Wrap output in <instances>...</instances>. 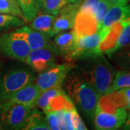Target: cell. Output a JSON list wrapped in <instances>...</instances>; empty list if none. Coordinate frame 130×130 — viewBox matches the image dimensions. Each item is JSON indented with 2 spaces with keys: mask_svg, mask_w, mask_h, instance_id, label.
Here are the masks:
<instances>
[{
  "mask_svg": "<svg viewBox=\"0 0 130 130\" xmlns=\"http://www.w3.org/2000/svg\"><path fill=\"white\" fill-rule=\"evenodd\" d=\"M63 83L66 93L74 105L88 119L93 120L100 95L93 85L79 70L70 72Z\"/></svg>",
  "mask_w": 130,
  "mask_h": 130,
  "instance_id": "cell-1",
  "label": "cell"
},
{
  "mask_svg": "<svg viewBox=\"0 0 130 130\" xmlns=\"http://www.w3.org/2000/svg\"><path fill=\"white\" fill-rule=\"evenodd\" d=\"M95 89L98 95L106 94L116 72L103 54H97L83 59L78 70Z\"/></svg>",
  "mask_w": 130,
  "mask_h": 130,
  "instance_id": "cell-2",
  "label": "cell"
},
{
  "mask_svg": "<svg viewBox=\"0 0 130 130\" xmlns=\"http://www.w3.org/2000/svg\"><path fill=\"white\" fill-rule=\"evenodd\" d=\"M36 79L35 73L27 68L19 67L7 72L0 79V103Z\"/></svg>",
  "mask_w": 130,
  "mask_h": 130,
  "instance_id": "cell-3",
  "label": "cell"
},
{
  "mask_svg": "<svg viewBox=\"0 0 130 130\" xmlns=\"http://www.w3.org/2000/svg\"><path fill=\"white\" fill-rule=\"evenodd\" d=\"M30 107L7 101L0 103V119L10 129H23L30 113Z\"/></svg>",
  "mask_w": 130,
  "mask_h": 130,
  "instance_id": "cell-4",
  "label": "cell"
},
{
  "mask_svg": "<svg viewBox=\"0 0 130 130\" xmlns=\"http://www.w3.org/2000/svg\"><path fill=\"white\" fill-rule=\"evenodd\" d=\"M60 54L54 43L30 50L25 63L36 72L41 73L56 65V57Z\"/></svg>",
  "mask_w": 130,
  "mask_h": 130,
  "instance_id": "cell-5",
  "label": "cell"
},
{
  "mask_svg": "<svg viewBox=\"0 0 130 130\" xmlns=\"http://www.w3.org/2000/svg\"><path fill=\"white\" fill-rule=\"evenodd\" d=\"M75 67L72 64H63L54 66L50 70L43 72L36 77L35 83L41 92L59 86H62L66 77Z\"/></svg>",
  "mask_w": 130,
  "mask_h": 130,
  "instance_id": "cell-6",
  "label": "cell"
},
{
  "mask_svg": "<svg viewBox=\"0 0 130 130\" xmlns=\"http://www.w3.org/2000/svg\"><path fill=\"white\" fill-rule=\"evenodd\" d=\"M30 51L28 43L14 36L11 32L0 34V53L5 56L25 62Z\"/></svg>",
  "mask_w": 130,
  "mask_h": 130,
  "instance_id": "cell-7",
  "label": "cell"
},
{
  "mask_svg": "<svg viewBox=\"0 0 130 130\" xmlns=\"http://www.w3.org/2000/svg\"><path fill=\"white\" fill-rule=\"evenodd\" d=\"M101 41L99 32H95L88 36L77 37L75 48L69 54L64 56L69 61L77 59H85L90 56L101 54L98 52V45Z\"/></svg>",
  "mask_w": 130,
  "mask_h": 130,
  "instance_id": "cell-8",
  "label": "cell"
},
{
  "mask_svg": "<svg viewBox=\"0 0 130 130\" xmlns=\"http://www.w3.org/2000/svg\"><path fill=\"white\" fill-rule=\"evenodd\" d=\"M127 114L126 108H119L112 113L95 109L93 118L95 129L98 130L117 129L124 124Z\"/></svg>",
  "mask_w": 130,
  "mask_h": 130,
  "instance_id": "cell-9",
  "label": "cell"
},
{
  "mask_svg": "<svg viewBox=\"0 0 130 130\" xmlns=\"http://www.w3.org/2000/svg\"><path fill=\"white\" fill-rule=\"evenodd\" d=\"M11 33L15 37L23 39L26 42L30 50L46 47L52 43L50 40L51 38L48 36L34 30L30 26L19 27Z\"/></svg>",
  "mask_w": 130,
  "mask_h": 130,
  "instance_id": "cell-10",
  "label": "cell"
},
{
  "mask_svg": "<svg viewBox=\"0 0 130 130\" xmlns=\"http://www.w3.org/2000/svg\"><path fill=\"white\" fill-rule=\"evenodd\" d=\"M80 5V2L68 4L56 15V19L53 25L54 36L59 32L73 28L75 18Z\"/></svg>",
  "mask_w": 130,
  "mask_h": 130,
  "instance_id": "cell-11",
  "label": "cell"
},
{
  "mask_svg": "<svg viewBox=\"0 0 130 130\" xmlns=\"http://www.w3.org/2000/svg\"><path fill=\"white\" fill-rule=\"evenodd\" d=\"M41 93V92L37 85L35 83V82H32V83L29 84L14 93L7 99V101L23 104L30 107V108H33L36 107L38 98Z\"/></svg>",
  "mask_w": 130,
  "mask_h": 130,
  "instance_id": "cell-12",
  "label": "cell"
},
{
  "mask_svg": "<svg viewBox=\"0 0 130 130\" xmlns=\"http://www.w3.org/2000/svg\"><path fill=\"white\" fill-rule=\"evenodd\" d=\"M73 29L77 37L91 35L97 32L98 23L95 15L78 11Z\"/></svg>",
  "mask_w": 130,
  "mask_h": 130,
  "instance_id": "cell-13",
  "label": "cell"
},
{
  "mask_svg": "<svg viewBox=\"0 0 130 130\" xmlns=\"http://www.w3.org/2000/svg\"><path fill=\"white\" fill-rule=\"evenodd\" d=\"M125 26L124 23L119 20L111 26L105 28L106 33L98 45V52L101 54H108L116 46L117 40L123 28Z\"/></svg>",
  "mask_w": 130,
  "mask_h": 130,
  "instance_id": "cell-14",
  "label": "cell"
},
{
  "mask_svg": "<svg viewBox=\"0 0 130 130\" xmlns=\"http://www.w3.org/2000/svg\"><path fill=\"white\" fill-rule=\"evenodd\" d=\"M129 11L130 5H112L104 15L101 23L98 27L97 31L105 29L119 21L120 20L124 18Z\"/></svg>",
  "mask_w": 130,
  "mask_h": 130,
  "instance_id": "cell-15",
  "label": "cell"
},
{
  "mask_svg": "<svg viewBox=\"0 0 130 130\" xmlns=\"http://www.w3.org/2000/svg\"><path fill=\"white\" fill-rule=\"evenodd\" d=\"M77 39V36L74 30L61 32L54 36V44L61 54L66 56L74 49Z\"/></svg>",
  "mask_w": 130,
  "mask_h": 130,
  "instance_id": "cell-16",
  "label": "cell"
},
{
  "mask_svg": "<svg viewBox=\"0 0 130 130\" xmlns=\"http://www.w3.org/2000/svg\"><path fill=\"white\" fill-rule=\"evenodd\" d=\"M55 19L56 15L54 14L38 12L31 21L30 27L51 38L54 36L53 25Z\"/></svg>",
  "mask_w": 130,
  "mask_h": 130,
  "instance_id": "cell-17",
  "label": "cell"
},
{
  "mask_svg": "<svg viewBox=\"0 0 130 130\" xmlns=\"http://www.w3.org/2000/svg\"><path fill=\"white\" fill-rule=\"evenodd\" d=\"M23 129L27 130H49L46 117L43 116L41 111L37 109L31 110L26 121Z\"/></svg>",
  "mask_w": 130,
  "mask_h": 130,
  "instance_id": "cell-18",
  "label": "cell"
},
{
  "mask_svg": "<svg viewBox=\"0 0 130 130\" xmlns=\"http://www.w3.org/2000/svg\"><path fill=\"white\" fill-rule=\"evenodd\" d=\"M26 21L18 16L0 13V32L23 26Z\"/></svg>",
  "mask_w": 130,
  "mask_h": 130,
  "instance_id": "cell-19",
  "label": "cell"
},
{
  "mask_svg": "<svg viewBox=\"0 0 130 130\" xmlns=\"http://www.w3.org/2000/svg\"><path fill=\"white\" fill-rule=\"evenodd\" d=\"M126 88H130V72L124 70H120L115 74L113 83L106 94Z\"/></svg>",
  "mask_w": 130,
  "mask_h": 130,
  "instance_id": "cell-20",
  "label": "cell"
},
{
  "mask_svg": "<svg viewBox=\"0 0 130 130\" xmlns=\"http://www.w3.org/2000/svg\"><path fill=\"white\" fill-rule=\"evenodd\" d=\"M26 22L30 23L39 12L36 0H17Z\"/></svg>",
  "mask_w": 130,
  "mask_h": 130,
  "instance_id": "cell-21",
  "label": "cell"
},
{
  "mask_svg": "<svg viewBox=\"0 0 130 130\" xmlns=\"http://www.w3.org/2000/svg\"><path fill=\"white\" fill-rule=\"evenodd\" d=\"M72 3L71 0H43L40 12L57 15L66 5Z\"/></svg>",
  "mask_w": 130,
  "mask_h": 130,
  "instance_id": "cell-22",
  "label": "cell"
},
{
  "mask_svg": "<svg viewBox=\"0 0 130 130\" xmlns=\"http://www.w3.org/2000/svg\"><path fill=\"white\" fill-rule=\"evenodd\" d=\"M121 70L130 72V47L113 53L109 56Z\"/></svg>",
  "mask_w": 130,
  "mask_h": 130,
  "instance_id": "cell-23",
  "label": "cell"
},
{
  "mask_svg": "<svg viewBox=\"0 0 130 130\" xmlns=\"http://www.w3.org/2000/svg\"><path fill=\"white\" fill-rule=\"evenodd\" d=\"M0 13L12 14L25 20L17 0H0Z\"/></svg>",
  "mask_w": 130,
  "mask_h": 130,
  "instance_id": "cell-24",
  "label": "cell"
},
{
  "mask_svg": "<svg viewBox=\"0 0 130 130\" xmlns=\"http://www.w3.org/2000/svg\"><path fill=\"white\" fill-rule=\"evenodd\" d=\"M130 47V23L124 26L121 33L119 36V38L117 40L116 46L114 48L112 49L108 54V56H110L113 53H115L116 51L121 50V49H124L126 48H129Z\"/></svg>",
  "mask_w": 130,
  "mask_h": 130,
  "instance_id": "cell-25",
  "label": "cell"
},
{
  "mask_svg": "<svg viewBox=\"0 0 130 130\" xmlns=\"http://www.w3.org/2000/svg\"><path fill=\"white\" fill-rule=\"evenodd\" d=\"M61 91H62L61 86H59L41 92L38 98L36 106H37L40 109L44 110L48 106V102L51 98L55 97L56 95L60 93Z\"/></svg>",
  "mask_w": 130,
  "mask_h": 130,
  "instance_id": "cell-26",
  "label": "cell"
},
{
  "mask_svg": "<svg viewBox=\"0 0 130 130\" xmlns=\"http://www.w3.org/2000/svg\"><path fill=\"white\" fill-rule=\"evenodd\" d=\"M112 5H113L111 4L109 2H108L107 0H100L98 7L97 9L95 11V18L97 20L98 27L101 23L103 18L107 12V11L109 9V8Z\"/></svg>",
  "mask_w": 130,
  "mask_h": 130,
  "instance_id": "cell-27",
  "label": "cell"
},
{
  "mask_svg": "<svg viewBox=\"0 0 130 130\" xmlns=\"http://www.w3.org/2000/svg\"><path fill=\"white\" fill-rule=\"evenodd\" d=\"M100 0H84L79 6L78 11L95 15Z\"/></svg>",
  "mask_w": 130,
  "mask_h": 130,
  "instance_id": "cell-28",
  "label": "cell"
},
{
  "mask_svg": "<svg viewBox=\"0 0 130 130\" xmlns=\"http://www.w3.org/2000/svg\"><path fill=\"white\" fill-rule=\"evenodd\" d=\"M46 115V120L47 124L49 126V129L52 130H59V123H58V119L56 116V111H43Z\"/></svg>",
  "mask_w": 130,
  "mask_h": 130,
  "instance_id": "cell-29",
  "label": "cell"
},
{
  "mask_svg": "<svg viewBox=\"0 0 130 130\" xmlns=\"http://www.w3.org/2000/svg\"><path fill=\"white\" fill-rule=\"evenodd\" d=\"M74 107H75V106L72 108H63V119L64 122L65 129L74 130L72 122V108Z\"/></svg>",
  "mask_w": 130,
  "mask_h": 130,
  "instance_id": "cell-30",
  "label": "cell"
},
{
  "mask_svg": "<svg viewBox=\"0 0 130 130\" xmlns=\"http://www.w3.org/2000/svg\"><path fill=\"white\" fill-rule=\"evenodd\" d=\"M72 122L74 126V130H86L87 127L84 122L80 118L78 112L77 111L76 108L74 107L72 108Z\"/></svg>",
  "mask_w": 130,
  "mask_h": 130,
  "instance_id": "cell-31",
  "label": "cell"
},
{
  "mask_svg": "<svg viewBox=\"0 0 130 130\" xmlns=\"http://www.w3.org/2000/svg\"><path fill=\"white\" fill-rule=\"evenodd\" d=\"M122 90H124L126 98V102H127L126 109H128L129 111H130V88H122Z\"/></svg>",
  "mask_w": 130,
  "mask_h": 130,
  "instance_id": "cell-32",
  "label": "cell"
},
{
  "mask_svg": "<svg viewBox=\"0 0 130 130\" xmlns=\"http://www.w3.org/2000/svg\"><path fill=\"white\" fill-rule=\"evenodd\" d=\"M113 5H125L128 4L129 1L128 0H107Z\"/></svg>",
  "mask_w": 130,
  "mask_h": 130,
  "instance_id": "cell-33",
  "label": "cell"
},
{
  "mask_svg": "<svg viewBox=\"0 0 130 130\" xmlns=\"http://www.w3.org/2000/svg\"><path fill=\"white\" fill-rule=\"evenodd\" d=\"M122 129L126 130H130V113L127 114V118L124 124L122 125Z\"/></svg>",
  "mask_w": 130,
  "mask_h": 130,
  "instance_id": "cell-34",
  "label": "cell"
},
{
  "mask_svg": "<svg viewBox=\"0 0 130 130\" xmlns=\"http://www.w3.org/2000/svg\"><path fill=\"white\" fill-rule=\"evenodd\" d=\"M36 5H37L38 11H39V12H40V11H41V9L42 5H43V0H36Z\"/></svg>",
  "mask_w": 130,
  "mask_h": 130,
  "instance_id": "cell-35",
  "label": "cell"
},
{
  "mask_svg": "<svg viewBox=\"0 0 130 130\" xmlns=\"http://www.w3.org/2000/svg\"><path fill=\"white\" fill-rule=\"evenodd\" d=\"M83 1L84 0H71L72 3H74V2H80V3H82Z\"/></svg>",
  "mask_w": 130,
  "mask_h": 130,
  "instance_id": "cell-36",
  "label": "cell"
},
{
  "mask_svg": "<svg viewBox=\"0 0 130 130\" xmlns=\"http://www.w3.org/2000/svg\"><path fill=\"white\" fill-rule=\"evenodd\" d=\"M4 129V128H3V126L2 125L1 123H0V129Z\"/></svg>",
  "mask_w": 130,
  "mask_h": 130,
  "instance_id": "cell-37",
  "label": "cell"
},
{
  "mask_svg": "<svg viewBox=\"0 0 130 130\" xmlns=\"http://www.w3.org/2000/svg\"><path fill=\"white\" fill-rule=\"evenodd\" d=\"M1 66H2V62H1V61H0V69H1Z\"/></svg>",
  "mask_w": 130,
  "mask_h": 130,
  "instance_id": "cell-38",
  "label": "cell"
},
{
  "mask_svg": "<svg viewBox=\"0 0 130 130\" xmlns=\"http://www.w3.org/2000/svg\"><path fill=\"white\" fill-rule=\"evenodd\" d=\"M128 1H129V2H130V0H128Z\"/></svg>",
  "mask_w": 130,
  "mask_h": 130,
  "instance_id": "cell-39",
  "label": "cell"
}]
</instances>
